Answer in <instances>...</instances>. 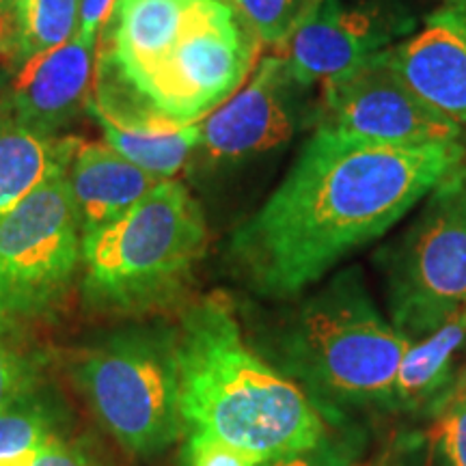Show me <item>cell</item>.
<instances>
[{"instance_id": "30bf717a", "label": "cell", "mask_w": 466, "mask_h": 466, "mask_svg": "<svg viewBox=\"0 0 466 466\" xmlns=\"http://www.w3.org/2000/svg\"><path fill=\"white\" fill-rule=\"evenodd\" d=\"M417 28L400 0H313L281 55L305 89L350 74Z\"/></svg>"}, {"instance_id": "9a60e30c", "label": "cell", "mask_w": 466, "mask_h": 466, "mask_svg": "<svg viewBox=\"0 0 466 466\" xmlns=\"http://www.w3.org/2000/svg\"><path fill=\"white\" fill-rule=\"evenodd\" d=\"M165 179L143 171L106 143H80L67 168V188L80 236L113 223Z\"/></svg>"}, {"instance_id": "9c48e42d", "label": "cell", "mask_w": 466, "mask_h": 466, "mask_svg": "<svg viewBox=\"0 0 466 466\" xmlns=\"http://www.w3.org/2000/svg\"><path fill=\"white\" fill-rule=\"evenodd\" d=\"M313 126L382 145L462 141L464 127L425 104L382 55L322 85Z\"/></svg>"}, {"instance_id": "cb8c5ba5", "label": "cell", "mask_w": 466, "mask_h": 466, "mask_svg": "<svg viewBox=\"0 0 466 466\" xmlns=\"http://www.w3.org/2000/svg\"><path fill=\"white\" fill-rule=\"evenodd\" d=\"M42 359L0 343V410L39 387Z\"/></svg>"}, {"instance_id": "83f0119b", "label": "cell", "mask_w": 466, "mask_h": 466, "mask_svg": "<svg viewBox=\"0 0 466 466\" xmlns=\"http://www.w3.org/2000/svg\"><path fill=\"white\" fill-rule=\"evenodd\" d=\"M113 5L115 0H83V3H80V17L76 37H80L83 42L97 44V35H100Z\"/></svg>"}, {"instance_id": "ac0fdd59", "label": "cell", "mask_w": 466, "mask_h": 466, "mask_svg": "<svg viewBox=\"0 0 466 466\" xmlns=\"http://www.w3.org/2000/svg\"><path fill=\"white\" fill-rule=\"evenodd\" d=\"M86 110L102 127L108 147L158 179H175L190 156L201 147V121L177 130H124L106 119L91 100Z\"/></svg>"}, {"instance_id": "277c9868", "label": "cell", "mask_w": 466, "mask_h": 466, "mask_svg": "<svg viewBox=\"0 0 466 466\" xmlns=\"http://www.w3.org/2000/svg\"><path fill=\"white\" fill-rule=\"evenodd\" d=\"M208 248V225L188 188L165 179L113 223L83 236L85 307L141 318L177 302Z\"/></svg>"}, {"instance_id": "6da1fadb", "label": "cell", "mask_w": 466, "mask_h": 466, "mask_svg": "<svg viewBox=\"0 0 466 466\" xmlns=\"http://www.w3.org/2000/svg\"><path fill=\"white\" fill-rule=\"evenodd\" d=\"M464 160L462 141L382 145L313 127L281 184L233 231L231 264L258 294L291 299L384 236Z\"/></svg>"}, {"instance_id": "484cf974", "label": "cell", "mask_w": 466, "mask_h": 466, "mask_svg": "<svg viewBox=\"0 0 466 466\" xmlns=\"http://www.w3.org/2000/svg\"><path fill=\"white\" fill-rule=\"evenodd\" d=\"M186 466H259L253 453L201 434H188L184 453Z\"/></svg>"}, {"instance_id": "7c38bea8", "label": "cell", "mask_w": 466, "mask_h": 466, "mask_svg": "<svg viewBox=\"0 0 466 466\" xmlns=\"http://www.w3.org/2000/svg\"><path fill=\"white\" fill-rule=\"evenodd\" d=\"M206 0H115L96 46L91 104L115 106L175 48Z\"/></svg>"}, {"instance_id": "5b68a950", "label": "cell", "mask_w": 466, "mask_h": 466, "mask_svg": "<svg viewBox=\"0 0 466 466\" xmlns=\"http://www.w3.org/2000/svg\"><path fill=\"white\" fill-rule=\"evenodd\" d=\"M74 382L134 458L160 456L184 434L175 326L137 324L106 335L76 360Z\"/></svg>"}, {"instance_id": "f1b7e54d", "label": "cell", "mask_w": 466, "mask_h": 466, "mask_svg": "<svg viewBox=\"0 0 466 466\" xmlns=\"http://www.w3.org/2000/svg\"><path fill=\"white\" fill-rule=\"evenodd\" d=\"M17 0H0V55L11 58L15 44Z\"/></svg>"}, {"instance_id": "4fadbf2b", "label": "cell", "mask_w": 466, "mask_h": 466, "mask_svg": "<svg viewBox=\"0 0 466 466\" xmlns=\"http://www.w3.org/2000/svg\"><path fill=\"white\" fill-rule=\"evenodd\" d=\"M382 56L425 104L466 127V5L445 3Z\"/></svg>"}, {"instance_id": "d6986e66", "label": "cell", "mask_w": 466, "mask_h": 466, "mask_svg": "<svg viewBox=\"0 0 466 466\" xmlns=\"http://www.w3.org/2000/svg\"><path fill=\"white\" fill-rule=\"evenodd\" d=\"M58 423L56 401L39 387L0 410V466H33Z\"/></svg>"}, {"instance_id": "4316f807", "label": "cell", "mask_w": 466, "mask_h": 466, "mask_svg": "<svg viewBox=\"0 0 466 466\" xmlns=\"http://www.w3.org/2000/svg\"><path fill=\"white\" fill-rule=\"evenodd\" d=\"M33 466H108L83 442L67 441L61 434L52 436Z\"/></svg>"}, {"instance_id": "8992f818", "label": "cell", "mask_w": 466, "mask_h": 466, "mask_svg": "<svg viewBox=\"0 0 466 466\" xmlns=\"http://www.w3.org/2000/svg\"><path fill=\"white\" fill-rule=\"evenodd\" d=\"M261 42L233 0H206L184 37L106 113L124 130L199 124L247 83Z\"/></svg>"}, {"instance_id": "f546056e", "label": "cell", "mask_w": 466, "mask_h": 466, "mask_svg": "<svg viewBox=\"0 0 466 466\" xmlns=\"http://www.w3.org/2000/svg\"><path fill=\"white\" fill-rule=\"evenodd\" d=\"M462 389H466V367L462 371H460V376L456 378V380H453V384H451V389L447 393H451V391H462Z\"/></svg>"}, {"instance_id": "d4e9b609", "label": "cell", "mask_w": 466, "mask_h": 466, "mask_svg": "<svg viewBox=\"0 0 466 466\" xmlns=\"http://www.w3.org/2000/svg\"><path fill=\"white\" fill-rule=\"evenodd\" d=\"M367 466H445L423 432H398Z\"/></svg>"}, {"instance_id": "3957f363", "label": "cell", "mask_w": 466, "mask_h": 466, "mask_svg": "<svg viewBox=\"0 0 466 466\" xmlns=\"http://www.w3.org/2000/svg\"><path fill=\"white\" fill-rule=\"evenodd\" d=\"M410 339L378 311L359 268H348L307 299L279 337L281 374L324 417L389 408Z\"/></svg>"}, {"instance_id": "7402d4cb", "label": "cell", "mask_w": 466, "mask_h": 466, "mask_svg": "<svg viewBox=\"0 0 466 466\" xmlns=\"http://www.w3.org/2000/svg\"><path fill=\"white\" fill-rule=\"evenodd\" d=\"M436 415L430 441L445 466H466V389L447 393Z\"/></svg>"}, {"instance_id": "44dd1931", "label": "cell", "mask_w": 466, "mask_h": 466, "mask_svg": "<svg viewBox=\"0 0 466 466\" xmlns=\"http://www.w3.org/2000/svg\"><path fill=\"white\" fill-rule=\"evenodd\" d=\"M311 3L313 0H233L258 33L261 46H270L275 52L291 37Z\"/></svg>"}, {"instance_id": "ffe728a7", "label": "cell", "mask_w": 466, "mask_h": 466, "mask_svg": "<svg viewBox=\"0 0 466 466\" xmlns=\"http://www.w3.org/2000/svg\"><path fill=\"white\" fill-rule=\"evenodd\" d=\"M83 0H17L15 44L9 61L20 69L31 58L58 48L78 31Z\"/></svg>"}, {"instance_id": "2e32d148", "label": "cell", "mask_w": 466, "mask_h": 466, "mask_svg": "<svg viewBox=\"0 0 466 466\" xmlns=\"http://www.w3.org/2000/svg\"><path fill=\"white\" fill-rule=\"evenodd\" d=\"M80 141L48 134L0 113V218L31 192L67 173Z\"/></svg>"}, {"instance_id": "7a4b0ae2", "label": "cell", "mask_w": 466, "mask_h": 466, "mask_svg": "<svg viewBox=\"0 0 466 466\" xmlns=\"http://www.w3.org/2000/svg\"><path fill=\"white\" fill-rule=\"evenodd\" d=\"M177 359L186 434L223 441L264 464L329 432L299 384L244 341L231 300L218 291L182 313Z\"/></svg>"}, {"instance_id": "52a82bcc", "label": "cell", "mask_w": 466, "mask_h": 466, "mask_svg": "<svg viewBox=\"0 0 466 466\" xmlns=\"http://www.w3.org/2000/svg\"><path fill=\"white\" fill-rule=\"evenodd\" d=\"M391 324L412 341L466 309V160L384 253Z\"/></svg>"}, {"instance_id": "5bb4252c", "label": "cell", "mask_w": 466, "mask_h": 466, "mask_svg": "<svg viewBox=\"0 0 466 466\" xmlns=\"http://www.w3.org/2000/svg\"><path fill=\"white\" fill-rule=\"evenodd\" d=\"M96 46L80 37L31 58L17 72L3 113L56 134L86 108L96 69Z\"/></svg>"}, {"instance_id": "e0dca14e", "label": "cell", "mask_w": 466, "mask_h": 466, "mask_svg": "<svg viewBox=\"0 0 466 466\" xmlns=\"http://www.w3.org/2000/svg\"><path fill=\"white\" fill-rule=\"evenodd\" d=\"M466 346V309L434 333L410 341L393 382L391 410L434 412L451 389L458 354Z\"/></svg>"}, {"instance_id": "8fae6325", "label": "cell", "mask_w": 466, "mask_h": 466, "mask_svg": "<svg viewBox=\"0 0 466 466\" xmlns=\"http://www.w3.org/2000/svg\"><path fill=\"white\" fill-rule=\"evenodd\" d=\"M305 86L281 52L259 58L229 100L201 121V151L214 160H242L285 145L316 113H307Z\"/></svg>"}, {"instance_id": "4dcf8cb0", "label": "cell", "mask_w": 466, "mask_h": 466, "mask_svg": "<svg viewBox=\"0 0 466 466\" xmlns=\"http://www.w3.org/2000/svg\"><path fill=\"white\" fill-rule=\"evenodd\" d=\"M447 3H451V5H466V0H447Z\"/></svg>"}, {"instance_id": "ba28073f", "label": "cell", "mask_w": 466, "mask_h": 466, "mask_svg": "<svg viewBox=\"0 0 466 466\" xmlns=\"http://www.w3.org/2000/svg\"><path fill=\"white\" fill-rule=\"evenodd\" d=\"M80 253L83 236L63 173L0 218V330L48 319L69 296Z\"/></svg>"}, {"instance_id": "603a6c76", "label": "cell", "mask_w": 466, "mask_h": 466, "mask_svg": "<svg viewBox=\"0 0 466 466\" xmlns=\"http://www.w3.org/2000/svg\"><path fill=\"white\" fill-rule=\"evenodd\" d=\"M360 451H363L360 434L341 430L339 434L326 432L322 441H318L313 447L268 460L259 466H363Z\"/></svg>"}]
</instances>
